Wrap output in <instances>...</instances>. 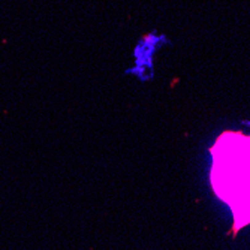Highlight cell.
<instances>
[{"instance_id":"1","label":"cell","mask_w":250,"mask_h":250,"mask_svg":"<svg viewBox=\"0 0 250 250\" xmlns=\"http://www.w3.org/2000/svg\"><path fill=\"white\" fill-rule=\"evenodd\" d=\"M166 39L165 36H159L156 33L144 34L133 50L135 66L126 70L127 75H137L139 80H148L153 75V53L154 50L163 44Z\"/></svg>"}]
</instances>
